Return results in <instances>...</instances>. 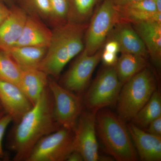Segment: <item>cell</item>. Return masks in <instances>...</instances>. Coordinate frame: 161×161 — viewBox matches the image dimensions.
<instances>
[{
  "instance_id": "1",
  "label": "cell",
  "mask_w": 161,
  "mask_h": 161,
  "mask_svg": "<svg viewBox=\"0 0 161 161\" xmlns=\"http://www.w3.org/2000/svg\"><path fill=\"white\" fill-rule=\"evenodd\" d=\"M60 127L55 119L53 97L48 87L10 131L8 146L14 153L13 160L27 161L38 142Z\"/></svg>"
},
{
  "instance_id": "2",
  "label": "cell",
  "mask_w": 161,
  "mask_h": 161,
  "mask_svg": "<svg viewBox=\"0 0 161 161\" xmlns=\"http://www.w3.org/2000/svg\"><path fill=\"white\" fill-rule=\"evenodd\" d=\"M88 23L67 22L53 31L46 54L39 69L58 79L70 61L84 49V35Z\"/></svg>"
},
{
  "instance_id": "3",
  "label": "cell",
  "mask_w": 161,
  "mask_h": 161,
  "mask_svg": "<svg viewBox=\"0 0 161 161\" xmlns=\"http://www.w3.org/2000/svg\"><path fill=\"white\" fill-rule=\"evenodd\" d=\"M97 136L106 152L118 161L137 160V154L125 121L107 109L96 112Z\"/></svg>"
},
{
  "instance_id": "4",
  "label": "cell",
  "mask_w": 161,
  "mask_h": 161,
  "mask_svg": "<svg viewBox=\"0 0 161 161\" xmlns=\"http://www.w3.org/2000/svg\"><path fill=\"white\" fill-rule=\"evenodd\" d=\"M156 90L155 76L147 67L122 87L117 102L119 117L125 122L132 120Z\"/></svg>"
},
{
  "instance_id": "5",
  "label": "cell",
  "mask_w": 161,
  "mask_h": 161,
  "mask_svg": "<svg viewBox=\"0 0 161 161\" xmlns=\"http://www.w3.org/2000/svg\"><path fill=\"white\" fill-rule=\"evenodd\" d=\"M122 86L115 67L104 66L86 92L84 105L95 112L113 105L117 103Z\"/></svg>"
},
{
  "instance_id": "6",
  "label": "cell",
  "mask_w": 161,
  "mask_h": 161,
  "mask_svg": "<svg viewBox=\"0 0 161 161\" xmlns=\"http://www.w3.org/2000/svg\"><path fill=\"white\" fill-rule=\"evenodd\" d=\"M119 23L117 7L113 0H104L94 12L85 35L84 49L92 55L100 49L114 26Z\"/></svg>"
},
{
  "instance_id": "7",
  "label": "cell",
  "mask_w": 161,
  "mask_h": 161,
  "mask_svg": "<svg viewBox=\"0 0 161 161\" xmlns=\"http://www.w3.org/2000/svg\"><path fill=\"white\" fill-rule=\"evenodd\" d=\"M74 130L60 127L40 139L26 161H66L74 150Z\"/></svg>"
},
{
  "instance_id": "8",
  "label": "cell",
  "mask_w": 161,
  "mask_h": 161,
  "mask_svg": "<svg viewBox=\"0 0 161 161\" xmlns=\"http://www.w3.org/2000/svg\"><path fill=\"white\" fill-rule=\"evenodd\" d=\"M48 87L53 97L56 120L60 127L74 130L83 111V99L49 78Z\"/></svg>"
},
{
  "instance_id": "9",
  "label": "cell",
  "mask_w": 161,
  "mask_h": 161,
  "mask_svg": "<svg viewBox=\"0 0 161 161\" xmlns=\"http://www.w3.org/2000/svg\"><path fill=\"white\" fill-rule=\"evenodd\" d=\"M102 50L90 55L84 49L61 78L60 85L64 88L81 95L84 93L96 67L101 60Z\"/></svg>"
},
{
  "instance_id": "10",
  "label": "cell",
  "mask_w": 161,
  "mask_h": 161,
  "mask_svg": "<svg viewBox=\"0 0 161 161\" xmlns=\"http://www.w3.org/2000/svg\"><path fill=\"white\" fill-rule=\"evenodd\" d=\"M96 112L82 111L74 128V150L80 153L84 161H97L100 156L95 124Z\"/></svg>"
},
{
  "instance_id": "11",
  "label": "cell",
  "mask_w": 161,
  "mask_h": 161,
  "mask_svg": "<svg viewBox=\"0 0 161 161\" xmlns=\"http://www.w3.org/2000/svg\"><path fill=\"white\" fill-rule=\"evenodd\" d=\"M0 102L15 124L18 122L33 106L19 87L1 78Z\"/></svg>"
},
{
  "instance_id": "12",
  "label": "cell",
  "mask_w": 161,
  "mask_h": 161,
  "mask_svg": "<svg viewBox=\"0 0 161 161\" xmlns=\"http://www.w3.org/2000/svg\"><path fill=\"white\" fill-rule=\"evenodd\" d=\"M127 125L141 159L144 161H160L161 136L150 134L132 122Z\"/></svg>"
},
{
  "instance_id": "13",
  "label": "cell",
  "mask_w": 161,
  "mask_h": 161,
  "mask_svg": "<svg viewBox=\"0 0 161 161\" xmlns=\"http://www.w3.org/2000/svg\"><path fill=\"white\" fill-rule=\"evenodd\" d=\"M108 38L115 39L118 42L121 53L140 55L146 58L148 56L145 44L131 23H117Z\"/></svg>"
},
{
  "instance_id": "14",
  "label": "cell",
  "mask_w": 161,
  "mask_h": 161,
  "mask_svg": "<svg viewBox=\"0 0 161 161\" xmlns=\"http://www.w3.org/2000/svg\"><path fill=\"white\" fill-rule=\"evenodd\" d=\"M52 33L51 31L38 19L37 16L27 15L23 32L14 46L47 47L51 40Z\"/></svg>"
},
{
  "instance_id": "15",
  "label": "cell",
  "mask_w": 161,
  "mask_h": 161,
  "mask_svg": "<svg viewBox=\"0 0 161 161\" xmlns=\"http://www.w3.org/2000/svg\"><path fill=\"white\" fill-rule=\"evenodd\" d=\"M26 12L14 8L0 25V49L6 51L14 47L19 39L27 19Z\"/></svg>"
},
{
  "instance_id": "16",
  "label": "cell",
  "mask_w": 161,
  "mask_h": 161,
  "mask_svg": "<svg viewBox=\"0 0 161 161\" xmlns=\"http://www.w3.org/2000/svg\"><path fill=\"white\" fill-rule=\"evenodd\" d=\"M132 25L142 40L153 61L157 66H160L161 23L147 22Z\"/></svg>"
},
{
  "instance_id": "17",
  "label": "cell",
  "mask_w": 161,
  "mask_h": 161,
  "mask_svg": "<svg viewBox=\"0 0 161 161\" xmlns=\"http://www.w3.org/2000/svg\"><path fill=\"white\" fill-rule=\"evenodd\" d=\"M49 77L39 69H22L19 86L32 105L48 87Z\"/></svg>"
},
{
  "instance_id": "18",
  "label": "cell",
  "mask_w": 161,
  "mask_h": 161,
  "mask_svg": "<svg viewBox=\"0 0 161 161\" xmlns=\"http://www.w3.org/2000/svg\"><path fill=\"white\" fill-rule=\"evenodd\" d=\"M47 48L43 47L14 46L6 51L21 69H39Z\"/></svg>"
},
{
  "instance_id": "19",
  "label": "cell",
  "mask_w": 161,
  "mask_h": 161,
  "mask_svg": "<svg viewBox=\"0 0 161 161\" xmlns=\"http://www.w3.org/2000/svg\"><path fill=\"white\" fill-rule=\"evenodd\" d=\"M147 58L129 53H121L115 66L117 76L123 84L139 72L147 67Z\"/></svg>"
},
{
  "instance_id": "20",
  "label": "cell",
  "mask_w": 161,
  "mask_h": 161,
  "mask_svg": "<svg viewBox=\"0 0 161 161\" xmlns=\"http://www.w3.org/2000/svg\"><path fill=\"white\" fill-rule=\"evenodd\" d=\"M161 116L160 92L156 90L149 101L132 119L136 126L144 130L151 122Z\"/></svg>"
},
{
  "instance_id": "21",
  "label": "cell",
  "mask_w": 161,
  "mask_h": 161,
  "mask_svg": "<svg viewBox=\"0 0 161 161\" xmlns=\"http://www.w3.org/2000/svg\"><path fill=\"white\" fill-rule=\"evenodd\" d=\"M99 0H69L67 22L87 23L91 19Z\"/></svg>"
},
{
  "instance_id": "22",
  "label": "cell",
  "mask_w": 161,
  "mask_h": 161,
  "mask_svg": "<svg viewBox=\"0 0 161 161\" xmlns=\"http://www.w3.org/2000/svg\"><path fill=\"white\" fill-rule=\"evenodd\" d=\"M21 73V68L8 52L0 49V78L19 86Z\"/></svg>"
},
{
  "instance_id": "23",
  "label": "cell",
  "mask_w": 161,
  "mask_h": 161,
  "mask_svg": "<svg viewBox=\"0 0 161 161\" xmlns=\"http://www.w3.org/2000/svg\"><path fill=\"white\" fill-rule=\"evenodd\" d=\"M51 10L50 19L58 25L67 22L69 0H48Z\"/></svg>"
},
{
  "instance_id": "24",
  "label": "cell",
  "mask_w": 161,
  "mask_h": 161,
  "mask_svg": "<svg viewBox=\"0 0 161 161\" xmlns=\"http://www.w3.org/2000/svg\"><path fill=\"white\" fill-rule=\"evenodd\" d=\"M33 15L51 18V10L48 0H21Z\"/></svg>"
},
{
  "instance_id": "25",
  "label": "cell",
  "mask_w": 161,
  "mask_h": 161,
  "mask_svg": "<svg viewBox=\"0 0 161 161\" xmlns=\"http://www.w3.org/2000/svg\"><path fill=\"white\" fill-rule=\"evenodd\" d=\"M13 122L10 115L6 114L0 119V160L4 159L5 157V153L3 147V141L7 128Z\"/></svg>"
},
{
  "instance_id": "26",
  "label": "cell",
  "mask_w": 161,
  "mask_h": 161,
  "mask_svg": "<svg viewBox=\"0 0 161 161\" xmlns=\"http://www.w3.org/2000/svg\"><path fill=\"white\" fill-rule=\"evenodd\" d=\"M118 58L117 54L111 52L102 51L101 60L104 65L106 66H115Z\"/></svg>"
},
{
  "instance_id": "27",
  "label": "cell",
  "mask_w": 161,
  "mask_h": 161,
  "mask_svg": "<svg viewBox=\"0 0 161 161\" xmlns=\"http://www.w3.org/2000/svg\"><path fill=\"white\" fill-rule=\"evenodd\" d=\"M144 130L153 135L161 136V116L153 120Z\"/></svg>"
},
{
  "instance_id": "28",
  "label": "cell",
  "mask_w": 161,
  "mask_h": 161,
  "mask_svg": "<svg viewBox=\"0 0 161 161\" xmlns=\"http://www.w3.org/2000/svg\"><path fill=\"white\" fill-rule=\"evenodd\" d=\"M103 51L111 52L118 54L120 53V47L119 44L116 40L112 38H108L105 42Z\"/></svg>"
},
{
  "instance_id": "29",
  "label": "cell",
  "mask_w": 161,
  "mask_h": 161,
  "mask_svg": "<svg viewBox=\"0 0 161 161\" xmlns=\"http://www.w3.org/2000/svg\"><path fill=\"white\" fill-rule=\"evenodd\" d=\"M11 12V9H9L5 5L0 2V25L6 20Z\"/></svg>"
},
{
  "instance_id": "30",
  "label": "cell",
  "mask_w": 161,
  "mask_h": 161,
  "mask_svg": "<svg viewBox=\"0 0 161 161\" xmlns=\"http://www.w3.org/2000/svg\"><path fill=\"white\" fill-rule=\"evenodd\" d=\"M67 161H83V157L80 153L76 150H73L68 156L66 160Z\"/></svg>"
},
{
  "instance_id": "31",
  "label": "cell",
  "mask_w": 161,
  "mask_h": 161,
  "mask_svg": "<svg viewBox=\"0 0 161 161\" xmlns=\"http://www.w3.org/2000/svg\"><path fill=\"white\" fill-rule=\"evenodd\" d=\"M139 0H113L114 4L117 7H122L127 6Z\"/></svg>"
},
{
  "instance_id": "32",
  "label": "cell",
  "mask_w": 161,
  "mask_h": 161,
  "mask_svg": "<svg viewBox=\"0 0 161 161\" xmlns=\"http://www.w3.org/2000/svg\"><path fill=\"white\" fill-rule=\"evenodd\" d=\"M6 114H7L6 113V110L4 109V107H3V105H2L1 102H0V119L5 116Z\"/></svg>"
},
{
  "instance_id": "33",
  "label": "cell",
  "mask_w": 161,
  "mask_h": 161,
  "mask_svg": "<svg viewBox=\"0 0 161 161\" xmlns=\"http://www.w3.org/2000/svg\"><path fill=\"white\" fill-rule=\"evenodd\" d=\"M157 6L158 9L160 12H161V0H153Z\"/></svg>"
},
{
  "instance_id": "34",
  "label": "cell",
  "mask_w": 161,
  "mask_h": 161,
  "mask_svg": "<svg viewBox=\"0 0 161 161\" xmlns=\"http://www.w3.org/2000/svg\"><path fill=\"white\" fill-rule=\"evenodd\" d=\"M0 161H1V160H0Z\"/></svg>"
},
{
  "instance_id": "35",
  "label": "cell",
  "mask_w": 161,
  "mask_h": 161,
  "mask_svg": "<svg viewBox=\"0 0 161 161\" xmlns=\"http://www.w3.org/2000/svg\"><path fill=\"white\" fill-rule=\"evenodd\" d=\"M0 1H1V0H0Z\"/></svg>"
}]
</instances>
